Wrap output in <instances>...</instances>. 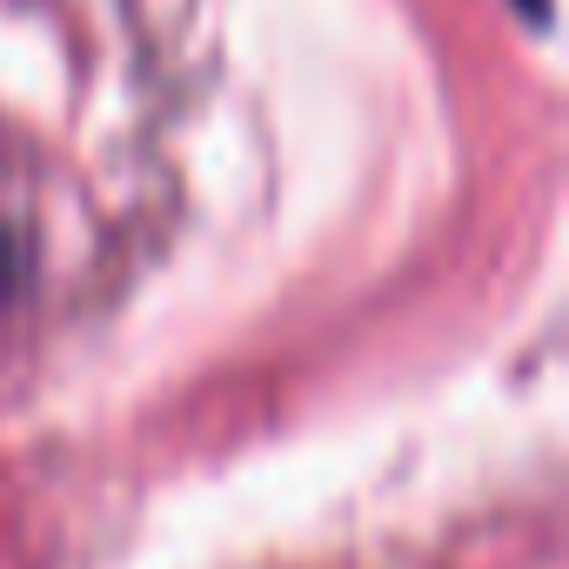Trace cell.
<instances>
[{"instance_id": "6da1fadb", "label": "cell", "mask_w": 569, "mask_h": 569, "mask_svg": "<svg viewBox=\"0 0 569 569\" xmlns=\"http://www.w3.org/2000/svg\"><path fill=\"white\" fill-rule=\"evenodd\" d=\"M509 8L529 21V28H549V14H556V0H509Z\"/></svg>"}]
</instances>
